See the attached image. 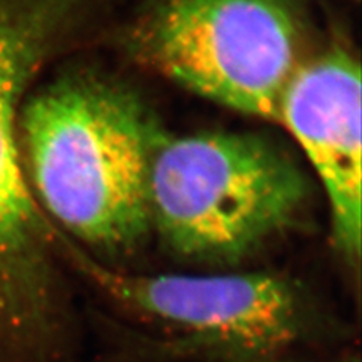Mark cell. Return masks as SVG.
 Instances as JSON below:
<instances>
[{
  "instance_id": "6da1fadb",
  "label": "cell",
  "mask_w": 362,
  "mask_h": 362,
  "mask_svg": "<svg viewBox=\"0 0 362 362\" xmlns=\"http://www.w3.org/2000/svg\"><path fill=\"white\" fill-rule=\"evenodd\" d=\"M20 129L32 186L65 230L106 251L144 240L156 141L130 94L95 81L61 82L30 100Z\"/></svg>"
},
{
  "instance_id": "7a4b0ae2",
  "label": "cell",
  "mask_w": 362,
  "mask_h": 362,
  "mask_svg": "<svg viewBox=\"0 0 362 362\" xmlns=\"http://www.w3.org/2000/svg\"><path fill=\"white\" fill-rule=\"evenodd\" d=\"M307 195L298 165L262 136L201 133L151 153V230L192 262H240L290 226Z\"/></svg>"
},
{
  "instance_id": "3957f363",
  "label": "cell",
  "mask_w": 362,
  "mask_h": 362,
  "mask_svg": "<svg viewBox=\"0 0 362 362\" xmlns=\"http://www.w3.org/2000/svg\"><path fill=\"white\" fill-rule=\"evenodd\" d=\"M134 41L139 59L169 81L272 121L305 62L282 0H158Z\"/></svg>"
},
{
  "instance_id": "277c9868",
  "label": "cell",
  "mask_w": 362,
  "mask_h": 362,
  "mask_svg": "<svg viewBox=\"0 0 362 362\" xmlns=\"http://www.w3.org/2000/svg\"><path fill=\"white\" fill-rule=\"evenodd\" d=\"M85 275L112 299L190 341L266 355L302 331V303L287 279L266 272L223 275L126 274L66 245Z\"/></svg>"
},
{
  "instance_id": "5b68a950",
  "label": "cell",
  "mask_w": 362,
  "mask_h": 362,
  "mask_svg": "<svg viewBox=\"0 0 362 362\" xmlns=\"http://www.w3.org/2000/svg\"><path fill=\"white\" fill-rule=\"evenodd\" d=\"M38 11L0 0V331L25 326L37 308L44 249L52 242L23 173L16 121L18 98L41 42Z\"/></svg>"
},
{
  "instance_id": "8992f818",
  "label": "cell",
  "mask_w": 362,
  "mask_h": 362,
  "mask_svg": "<svg viewBox=\"0 0 362 362\" xmlns=\"http://www.w3.org/2000/svg\"><path fill=\"white\" fill-rule=\"evenodd\" d=\"M361 98L359 64L335 49L300 65L278 115L320 180L335 245L349 262L362 242Z\"/></svg>"
}]
</instances>
